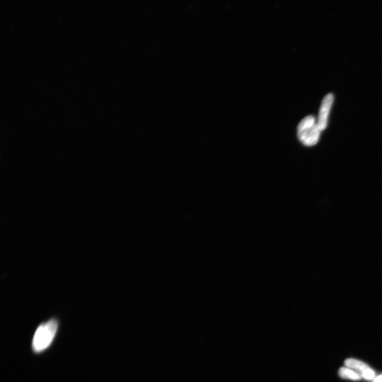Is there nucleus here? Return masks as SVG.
I'll use <instances>...</instances> for the list:
<instances>
[{"mask_svg": "<svg viewBox=\"0 0 382 382\" xmlns=\"http://www.w3.org/2000/svg\"><path fill=\"white\" fill-rule=\"evenodd\" d=\"M58 328L59 321L56 318H52L40 324L32 340L33 352L39 353L47 350L52 343Z\"/></svg>", "mask_w": 382, "mask_h": 382, "instance_id": "f257e3e1", "label": "nucleus"}, {"mask_svg": "<svg viewBox=\"0 0 382 382\" xmlns=\"http://www.w3.org/2000/svg\"><path fill=\"white\" fill-rule=\"evenodd\" d=\"M299 140L308 147L316 145L319 141L321 130L315 118L312 116L302 119L297 128Z\"/></svg>", "mask_w": 382, "mask_h": 382, "instance_id": "f03ea898", "label": "nucleus"}, {"mask_svg": "<svg viewBox=\"0 0 382 382\" xmlns=\"http://www.w3.org/2000/svg\"><path fill=\"white\" fill-rule=\"evenodd\" d=\"M347 367L352 369L358 373L362 377L367 380H372L375 378L374 370L367 364L357 359H347L345 362Z\"/></svg>", "mask_w": 382, "mask_h": 382, "instance_id": "7ed1b4c3", "label": "nucleus"}, {"mask_svg": "<svg viewBox=\"0 0 382 382\" xmlns=\"http://www.w3.org/2000/svg\"><path fill=\"white\" fill-rule=\"evenodd\" d=\"M333 102V96L332 94L325 96L322 100L318 123L321 131L325 130L327 127L328 117Z\"/></svg>", "mask_w": 382, "mask_h": 382, "instance_id": "20e7f679", "label": "nucleus"}, {"mask_svg": "<svg viewBox=\"0 0 382 382\" xmlns=\"http://www.w3.org/2000/svg\"><path fill=\"white\" fill-rule=\"evenodd\" d=\"M339 376L344 379H351L353 380H359L362 379V377L355 370L348 367H342L339 369Z\"/></svg>", "mask_w": 382, "mask_h": 382, "instance_id": "39448f33", "label": "nucleus"}, {"mask_svg": "<svg viewBox=\"0 0 382 382\" xmlns=\"http://www.w3.org/2000/svg\"><path fill=\"white\" fill-rule=\"evenodd\" d=\"M373 382H382V375L375 377Z\"/></svg>", "mask_w": 382, "mask_h": 382, "instance_id": "423d86ee", "label": "nucleus"}]
</instances>
